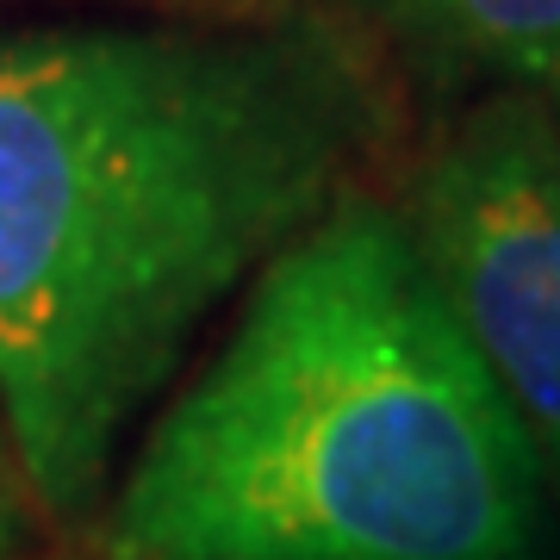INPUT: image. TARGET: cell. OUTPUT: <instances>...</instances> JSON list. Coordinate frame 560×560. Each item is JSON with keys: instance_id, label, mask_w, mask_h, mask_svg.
Wrapping results in <instances>:
<instances>
[{"instance_id": "cell-1", "label": "cell", "mask_w": 560, "mask_h": 560, "mask_svg": "<svg viewBox=\"0 0 560 560\" xmlns=\"http://www.w3.org/2000/svg\"><path fill=\"white\" fill-rule=\"evenodd\" d=\"M374 101L305 13L75 25L0 50V436L88 517L243 280L330 212Z\"/></svg>"}, {"instance_id": "cell-2", "label": "cell", "mask_w": 560, "mask_h": 560, "mask_svg": "<svg viewBox=\"0 0 560 560\" xmlns=\"http://www.w3.org/2000/svg\"><path fill=\"white\" fill-rule=\"evenodd\" d=\"M548 474L399 206L337 200L150 418L113 560H541Z\"/></svg>"}, {"instance_id": "cell-3", "label": "cell", "mask_w": 560, "mask_h": 560, "mask_svg": "<svg viewBox=\"0 0 560 560\" xmlns=\"http://www.w3.org/2000/svg\"><path fill=\"white\" fill-rule=\"evenodd\" d=\"M423 275L560 492V119L492 94L423 156L399 206Z\"/></svg>"}, {"instance_id": "cell-4", "label": "cell", "mask_w": 560, "mask_h": 560, "mask_svg": "<svg viewBox=\"0 0 560 560\" xmlns=\"http://www.w3.org/2000/svg\"><path fill=\"white\" fill-rule=\"evenodd\" d=\"M361 20L442 75L560 101V0H349Z\"/></svg>"}, {"instance_id": "cell-5", "label": "cell", "mask_w": 560, "mask_h": 560, "mask_svg": "<svg viewBox=\"0 0 560 560\" xmlns=\"http://www.w3.org/2000/svg\"><path fill=\"white\" fill-rule=\"evenodd\" d=\"M150 7H168L187 20H268V13H280V0H150Z\"/></svg>"}, {"instance_id": "cell-6", "label": "cell", "mask_w": 560, "mask_h": 560, "mask_svg": "<svg viewBox=\"0 0 560 560\" xmlns=\"http://www.w3.org/2000/svg\"><path fill=\"white\" fill-rule=\"evenodd\" d=\"M20 536H25V517H20V492L0 480V560H20Z\"/></svg>"}, {"instance_id": "cell-7", "label": "cell", "mask_w": 560, "mask_h": 560, "mask_svg": "<svg viewBox=\"0 0 560 560\" xmlns=\"http://www.w3.org/2000/svg\"><path fill=\"white\" fill-rule=\"evenodd\" d=\"M555 119H560V101H555Z\"/></svg>"}]
</instances>
